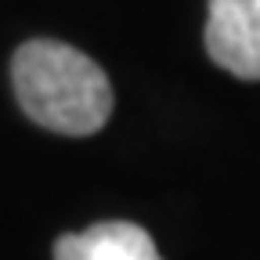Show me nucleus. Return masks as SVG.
Listing matches in <instances>:
<instances>
[{
    "label": "nucleus",
    "instance_id": "obj_1",
    "mask_svg": "<svg viewBox=\"0 0 260 260\" xmlns=\"http://www.w3.org/2000/svg\"><path fill=\"white\" fill-rule=\"evenodd\" d=\"M11 87L32 123L65 138L98 134L112 116L105 69L61 40H25L11 58Z\"/></svg>",
    "mask_w": 260,
    "mask_h": 260
},
{
    "label": "nucleus",
    "instance_id": "obj_2",
    "mask_svg": "<svg viewBox=\"0 0 260 260\" xmlns=\"http://www.w3.org/2000/svg\"><path fill=\"white\" fill-rule=\"evenodd\" d=\"M206 51L224 73L260 80V0H210Z\"/></svg>",
    "mask_w": 260,
    "mask_h": 260
},
{
    "label": "nucleus",
    "instance_id": "obj_3",
    "mask_svg": "<svg viewBox=\"0 0 260 260\" xmlns=\"http://www.w3.org/2000/svg\"><path fill=\"white\" fill-rule=\"evenodd\" d=\"M54 260H162L155 239L141 224L102 220L87 232L61 235L54 242Z\"/></svg>",
    "mask_w": 260,
    "mask_h": 260
}]
</instances>
